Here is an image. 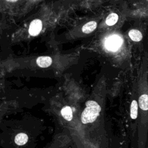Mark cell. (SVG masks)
<instances>
[{"instance_id": "cell-1", "label": "cell", "mask_w": 148, "mask_h": 148, "mask_svg": "<svg viewBox=\"0 0 148 148\" xmlns=\"http://www.w3.org/2000/svg\"><path fill=\"white\" fill-rule=\"evenodd\" d=\"M138 97L139 148H145L148 132V82L144 74Z\"/></svg>"}, {"instance_id": "cell-2", "label": "cell", "mask_w": 148, "mask_h": 148, "mask_svg": "<svg viewBox=\"0 0 148 148\" xmlns=\"http://www.w3.org/2000/svg\"><path fill=\"white\" fill-rule=\"evenodd\" d=\"M101 106L94 101H88L86 102V107L81 115V120L83 124L94 122L99 116L101 112Z\"/></svg>"}, {"instance_id": "cell-3", "label": "cell", "mask_w": 148, "mask_h": 148, "mask_svg": "<svg viewBox=\"0 0 148 148\" xmlns=\"http://www.w3.org/2000/svg\"><path fill=\"white\" fill-rule=\"evenodd\" d=\"M122 39L117 35H113L110 36L106 40V47L109 50H116L121 45Z\"/></svg>"}, {"instance_id": "cell-4", "label": "cell", "mask_w": 148, "mask_h": 148, "mask_svg": "<svg viewBox=\"0 0 148 148\" xmlns=\"http://www.w3.org/2000/svg\"><path fill=\"white\" fill-rule=\"evenodd\" d=\"M42 23L39 19H35L31 21L29 27V33L31 36H36L41 31Z\"/></svg>"}, {"instance_id": "cell-5", "label": "cell", "mask_w": 148, "mask_h": 148, "mask_svg": "<svg viewBox=\"0 0 148 148\" xmlns=\"http://www.w3.org/2000/svg\"><path fill=\"white\" fill-rule=\"evenodd\" d=\"M36 63L41 68H47L52 64V59L49 56H40L37 58Z\"/></svg>"}, {"instance_id": "cell-6", "label": "cell", "mask_w": 148, "mask_h": 148, "mask_svg": "<svg viewBox=\"0 0 148 148\" xmlns=\"http://www.w3.org/2000/svg\"><path fill=\"white\" fill-rule=\"evenodd\" d=\"M138 102L136 100L134 99L131 102L130 107V116L132 120H135L138 117Z\"/></svg>"}, {"instance_id": "cell-7", "label": "cell", "mask_w": 148, "mask_h": 148, "mask_svg": "<svg viewBox=\"0 0 148 148\" xmlns=\"http://www.w3.org/2000/svg\"><path fill=\"white\" fill-rule=\"evenodd\" d=\"M97 24L94 21H91L85 24L82 27V31L85 34H90L97 28Z\"/></svg>"}, {"instance_id": "cell-8", "label": "cell", "mask_w": 148, "mask_h": 148, "mask_svg": "<svg viewBox=\"0 0 148 148\" xmlns=\"http://www.w3.org/2000/svg\"><path fill=\"white\" fill-rule=\"evenodd\" d=\"M128 35L131 39L135 42H139L142 39V34L138 29H133L129 31Z\"/></svg>"}, {"instance_id": "cell-9", "label": "cell", "mask_w": 148, "mask_h": 148, "mask_svg": "<svg viewBox=\"0 0 148 148\" xmlns=\"http://www.w3.org/2000/svg\"><path fill=\"white\" fill-rule=\"evenodd\" d=\"M28 139V138L27 134L24 133H19L15 136L14 142L18 145H23L27 142Z\"/></svg>"}, {"instance_id": "cell-10", "label": "cell", "mask_w": 148, "mask_h": 148, "mask_svg": "<svg viewBox=\"0 0 148 148\" xmlns=\"http://www.w3.org/2000/svg\"><path fill=\"white\" fill-rule=\"evenodd\" d=\"M61 115L62 117L67 121H71L72 119V110L71 107L68 106H66L64 107L61 111Z\"/></svg>"}, {"instance_id": "cell-11", "label": "cell", "mask_w": 148, "mask_h": 148, "mask_svg": "<svg viewBox=\"0 0 148 148\" xmlns=\"http://www.w3.org/2000/svg\"><path fill=\"white\" fill-rule=\"evenodd\" d=\"M119 16L116 13H112L109 14L106 18V23L108 25H113L118 21Z\"/></svg>"}, {"instance_id": "cell-12", "label": "cell", "mask_w": 148, "mask_h": 148, "mask_svg": "<svg viewBox=\"0 0 148 148\" xmlns=\"http://www.w3.org/2000/svg\"><path fill=\"white\" fill-rule=\"evenodd\" d=\"M7 1H10V2H16V1H17V0H7Z\"/></svg>"}]
</instances>
